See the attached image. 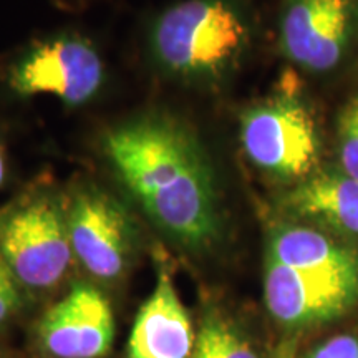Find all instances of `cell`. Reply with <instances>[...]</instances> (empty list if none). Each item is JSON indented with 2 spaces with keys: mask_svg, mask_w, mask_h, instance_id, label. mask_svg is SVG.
I'll list each match as a JSON object with an SVG mask.
<instances>
[{
  "mask_svg": "<svg viewBox=\"0 0 358 358\" xmlns=\"http://www.w3.org/2000/svg\"><path fill=\"white\" fill-rule=\"evenodd\" d=\"M103 145L116 176L169 241L191 252L221 241L216 178L189 129L168 116H141L111 129Z\"/></svg>",
  "mask_w": 358,
  "mask_h": 358,
  "instance_id": "cell-1",
  "label": "cell"
},
{
  "mask_svg": "<svg viewBox=\"0 0 358 358\" xmlns=\"http://www.w3.org/2000/svg\"><path fill=\"white\" fill-rule=\"evenodd\" d=\"M249 30L231 0H181L166 8L151 34L156 60L181 78H211L243 53Z\"/></svg>",
  "mask_w": 358,
  "mask_h": 358,
  "instance_id": "cell-2",
  "label": "cell"
},
{
  "mask_svg": "<svg viewBox=\"0 0 358 358\" xmlns=\"http://www.w3.org/2000/svg\"><path fill=\"white\" fill-rule=\"evenodd\" d=\"M0 254L22 287L48 290L69 271L66 213L52 196H37L0 217Z\"/></svg>",
  "mask_w": 358,
  "mask_h": 358,
  "instance_id": "cell-3",
  "label": "cell"
},
{
  "mask_svg": "<svg viewBox=\"0 0 358 358\" xmlns=\"http://www.w3.org/2000/svg\"><path fill=\"white\" fill-rule=\"evenodd\" d=\"M241 143L254 166L284 181L312 174L320 155L312 113L292 95L271 98L245 111Z\"/></svg>",
  "mask_w": 358,
  "mask_h": 358,
  "instance_id": "cell-4",
  "label": "cell"
},
{
  "mask_svg": "<svg viewBox=\"0 0 358 358\" xmlns=\"http://www.w3.org/2000/svg\"><path fill=\"white\" fill-rule=\"evenodd\" d=\"M66 227L73 256L95 279H122L133 261L136 229L127 208L108 192L87 187L71 201Z\"/></svg>",
  "mask_w": 358,
  "mask_h": 358,
  "instance_id": "cell-5",
  "label": "cell"
},
{
  "mask_svg": "<svg viewBox=\"0 0 358 358\" xmlns=\"http://www.w3.org/2000/svg\"><path fill=\"white\" fill-rule=\"evenodd\" d=\"M105 70L88 40L64 35L37 43L13 65L10 87L20 96L52 95L70 106L83 105L100 90Z\"/></svg>",
  "mask_w": 358,
  "mask_h": 358,
  "instance_id": "cell-6",
  "label": "cell"
},
{
  "mask_svg": "<svg viewBox=\"0 0 358 358\" xmlns=\"http://www.w3.org/2000/svg\"><path fill=\"white\" fill-rule=\"evenodd\" d=\"M264 301L271 317L287 329L325 324L358 302V277L264 262Z\"/></svg>",
  "mask_w": 358,
  "mask_h": 358,
  "instance_id": "cell-7",
  "label": "cell"
},
{
  "mask_svg": "<svg viewBox=\"0 0 358 358\" xmlns=\"http://www.w3.org/2000/svg\"><path fill=\"white\" fill-rule=\"evenodd\" d=\"M113 337L108 299L85 282L75 284L38 324V342L52 358H101L110 352Z\"/></svg>",
  "mask_w": 358,
  "mask_h": 358,
  "instance_id": "cell-8",
  "label": "cell"
},
{
  "mask_svg": "<svg viewBox=\"0 0 358 358\" xmlns=\"http://www.w3.org/2000/svg\"><path fill=\"white\" fill-rule=\"evenodd\" d=\"M350 32V0H289L280 20L282 50L310 71L337 66Z\"/></svg>",
  "mask_w": 358,
  "mask_h": 358,
  "instance_id": "cell-9",
  "label": "cell"
},
{
  "mask_svg": "<svg viewBox=\"0 0 358 358\" xmlns=\"http://www.w3.org/2000/svg\"><path fill=\"white\" fill-rule=\"evenodd\" d=\"M196 334L168 268H159L156 285L134 319L128 358H191Z\"/></svg>",
  "mask_w": 358,
  "mask_h": 358,
  "instance_id": "cell-10",
  "label": "cell"
},
{
  "mask_svg": "<svg viewBox=\"0 0 358 358\" xmlns=\"http://www.w3.org/2000/svg\"><path fill=\"white\" fill-rule=\"evenodd\" d=\"M284 208L295 217L358 237V181L343 169L308 174L285 196Z\"/></svg>",
  "mask_w": 358,
  "mask_h": 358,
  "instance_id": "cell-11",
  "label": "cell"
},
{
  "mask_svg": "<svg viewBox=\"0 0 358 358\" xmlns=\"http://www.w3.org/2000/svg\"><path fill=\"white\" fill-rule=\"evenodd\" d=\"M266 259L284 266L358 277V254L327 236L299 224H284L271 232Z\"/></svg>",
  "mask_w": 358,
  "mask_h": 358,
  "instance_id": "cell-12",
  "label": "cell"
},
{
  "mask_svg": "<svg viewBox=\"0 0 358 358\" xmlns=\"http://www.w3.org/2000/svg\"><path fill=\"white\" fill-rule=\"evenodd\" d=\"M191 358H261L243 330L221 313H206Z\"/></svg>",
  "mask_w": 358,
  "mask_h": 358,
  "instance_id": "cell-13",
  "label": "cell"
},
{
  "mask_svg": "<svg viewBox=\"0 0 358 358\" xmlns=\"http://www.w3.org/2000/svg\"><path fill=\"white\" fill-rule=\"evenodd\" d=\"M338 156L343 171L358 181V98L340 116Z\"/></svg>",
  "mask_w": 358,
  "mask_h": 358,
  "instance_id": "cell-14",
  "label": "cell"
},
{
  "mask_svg": "<svg viewBox=\"0 0 358 358\" xmlns=\"http://www.w3.org/2000/svg\"><path fill=\"white\" fill-rule=\"evenodd\" d=\"M19 280L0 254V325L7 322L22 303Z\"/></svg>",
  "mask_w": 358,
  "mask_h": 358,
  "instance_id": "cell-15",
  "label": "cell"
},
{
  "mask_svg": "<svg viewBox=\"0 0 358 358\" xmlns=\"http://www.w3.org/2000/svg\"><path fill=\"white\" fill-rule=\"evenodd\" d=\"M308 358H358V338L353 335H335L313 348Z\"/></svg>",
  "mask_w": 358,
  "mask_h": 358,
  "instance_id": "cell-16",
  "label": "cell"
},
{
  "mask_svg": "<svg viewBox=\"0 0 358 358\" xmlns=\"http://www.w3.org/2000/svg\"><path fill=\"white\" fill-rule=\"evenodd\" d=\"M3 176H6V159H3L2 148H0V185H2Z\"/></svg>",
  "mask_w": 358,
  "mask_h": 358,
  "instance_id": "cell-17",
  "label": "cell"
},
{
  "mask_svg": "<svg viewBox=\"0 0 358 358\" xmlns=\"http://www.w3.org/2000/svg\"><path fill=\"white\" fill-rule=\"evenodd\" d=\"M0 358H2V357H0Z\"/></svg>",
  "mask_w": 358,
  "mask_h": 358,
  "instance_id": "cell-18",
  "label": "cell"
}]
</instances>
